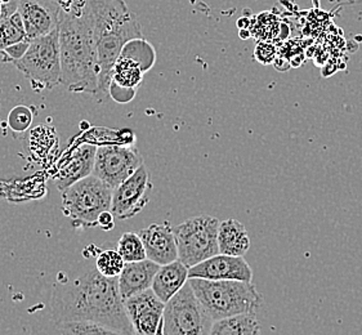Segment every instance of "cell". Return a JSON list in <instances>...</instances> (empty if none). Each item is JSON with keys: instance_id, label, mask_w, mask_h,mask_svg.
I'll list each match as a JSON object with an SVG mask.
<instances>
[{"instance_id": "obj_30", "label": "cell", "mask_w": 362, "mask_h": 335, "mask_svg": "<svg viewBox=\"0 0 362 335\" xmlns=\"http://www.w3.org/2000/svg\"><path fill=\"white\" fill-rule=\"evenodd\" d=\"M18 11V0H0V22L6 21Z\"/></svg>"}, {"instance_id": "obj_15", "label": "cell", "mask_w": 362, "mask_h": 335, "mask_svg": "<svg viewBox=\"0 0 362 335\" xmlns=\"http://www.w3.org/2000/svg\"><path fill=\"white\" fill-rule=\"evenodd\" d=\"M95 153L97 147L95 145H83L74 150L70 158L59 167L56 175V184L61 192L73 186L74 183L79 182L80 180L93 175Z\"/></svg>"}, {"instance_id": "obj_7", "label": "cell", "mask_w": 362, "mask_h": 335, "mask_svg": "<svg viewBox=\"0 0 362 335\" xmlns=\"http://www.w3.org/2000/svg\"><path fill=\"white\" fill-rule=\"evenodd\" d=\"M219 221L211 216H199L173 227L178 259L189 269L219 254Z\"/></svg>"}, {"instance_id": "obj_26", "label": "cell", "mask_w": 362, "mask_h": 335, "mask_svg": "<svg viewBox=\"0 0 362 335\" xmlns=\"http://www.w3.org/2000/svg\"><path fill=\"white\" fill-rule=\"evenodd\" d=\"M33 123V112L26 106H17L8 115V125L16 133L28 131Z\"/></svg>"}, {"instance_id": "obj_8", "label": "cell", "mask_w": 362, "mask_h": 335, "mask_svg": "<svg viewBox=\"0 0 362 335\" xmlns=\"http://www.w3.org/2000/svg\"><path fill=\"white\" fill-rule=\"evenodd\" d=\"M213 322L187 283L165 303L163 335H209Z\"/></svg>"}, {"instance_id": "obj_4", "label": "cell", "mask_w": 362, "mask_h": 335, "mask_svg": "<svg viewBox=\"0 0 362 335\" xmlns=\"http://www.w3.org/2000/svg\"><path fill=\"white\" fill-rule=\"evenodd\" d=\"M205 311L214 321L239 315L255 314L263 297L252 281L189 278Z\"/></svg>"}, {"instance_id": "obj_14", "label": "cell", "mask_w": 362, "mask_h": 335, "mask_svg": "<svg viewBox=\"0 0 362 335\" xmlns=\"http://www.w3.org/2000/svg\"><path fill=\"white\" fill-rule=\"evenodd\" d=\"M138 235L145 245L147 259L158 263L159 266H165L178 259L177 241L173 227L169 222L153 223L141 230Z\"/></svg>"}, {"instance_id": "obj_3", "label": "cell", "mask_w": 362, "mask_h": 335, "mask_svg": "<svg viewBox=\"0 0 362 335\" xmlns=\"http://www.w3.org/2000/svg\"><path fill=\"white\" fill-rule=\"evenodd\" d=\"M93 18L95 48L98 57V95H109L112 69L124 45L132 39L144 37L137 16L124 0H89Z\"/></svg>"}, {"instance_id": "obj_1", "label": "cell", "mask_w": 362, "mask_h": 335, "mask_svg": "<svg viewBox=\"0 0 362 335\" xmlns=\"http://www.w3.org/2000/svg\"><path fill=\"white\" fill-rule=\"evenodd\" d=\"M52 312L58 324L89 321L125 334L136 335L125 311L119 280L88 269L78 276L59 281L52 293Z\"/></svg>"}, {"instance_id": "obj_5", "label": "cell", "mask_w": 362, "mask_h": 335, "mask_svg": "<svg viewBox=\"0 0 362 335\" xmlns=\"http://www.w3.org/2000/svg\"><path fill=\"white\" fill-rule=\"evenodd\" d=\"M114 189L95 175H89L62 191V208L74 225L95 227L100 214L110 211Z\"/></svg>"}, {"instance_id": "obj_31", "label": "cell", "mask_w": 362, "mask_h": 335, "mask_svg": "<svg viewBox=\"0 0 362 335\" xmlns=\"http://www.w3.org/2000/svg\"><path fill=\"white\" fill-rule=\"evenodd\" d=\"M114 217H115V216L112 214V211H103L102 214H100V217H98L97 225L101 227L102 230H105V231H110V230H112L114 226H115V221H114Z\"/></svg>"}, {"instance_id": "obj_6", "label": "cell", "mask_w": 362, "mask_h": 335, "mask_svg": "<svg viewBox=\"0 0 362 335\" xmlns=\"http://www.w3.org/2000/svg\"><path fill=\"white\" fill-rule=\"evenodd\" d=\"M15 65L31 83L52 89L62 84V65L59 31L31 40L29 49L21 59L13 61Z\"/></svg>"}, {"instance_id": "obj_23", "label": "cell", "mask_w": 362, "mask_h": 335, "mask_svg": "<svg viewBox=\"0 0 362 335\" xmlns=\"http://www.w3.org/2000/svg\"><path fill=\"white\" fill-rule=\"evenodd\" d=\"M58 327L61 335H129L89 321H66Z\"/></svg>"}, {"instance_id": "obj_19", "label": "cell", "mask_w": 362, "mask_h": 335, "mask_svg": "<svg viewBox=\"0 0 362 335\" xmlns=\"http://www.w3.org/2000/svg\"><path fill=\"white\" fill-rule=\"evenodd\" d=\"M209 335H261L255 314L239 315L213 322Z\"/></svg>"}, {"instance_id": "obj_32", "label": "cell", "mask_w": 362, "mask_h": 335, "mask_svg": "<svg viewBox=\"0 0 362 335\" xmlns=\"http://www.w3.org/2000/svg\"><path fill=\"white\" fill-rule=\"evenodd\" d=\"M53 1H56L59 6H62V4H65L66 1H69V0H53Z\"/></svg>"}, {"instance_id": "obj_29", "label": "cell", "mask_w": 362, "mask_h": 335, "mask_svg": "<svg viewBox=\"0 0 362 335\" xmlns=\"http://www.w3.org/2000/svg\"><path fill=\"white\" fill-rule=\"evenodd\" d=\"M275 56V47L269 45V44L262 43L255 48V59H258L261 64H264V65L274 62Z\"/></svg>"}, {"instance_id": "obj_9", "label": "cell", "mask_w": 362, "mask_h": 335, "mask_svg": "<svg viewBox=\"0 0 362 335\" xmlns=\"http://www.w3.org/2000/svg\"><path fill=\"white\" fill-rule=\"evenodd\" d=\"M144 159L136 147L129 145H102L97 147L93 175L115 189L128 180Z\"/></svg>"}, {"instance_id": "obj_27", "label": "cell", "mask_w": 362, "mask_h": 335, "mask_svg": "<svg viewBox=\"0 0 362 335\" xmlns=\"http://www.w3.org/2000/svg\"><path fill=\"white\" fill-rule=\"evenodd\" d=\"M137 95V89L134 88L122 87L119 84H116L115 81H111L109 87V95L117 103H129L136 98Z\"/></svg>"}, {"instance_id": "obj_20", "label": "cell", "mask_w": 362, "mask_h": 335, "mask_svg": "<svg viewBox=\"0 0 362 335\" xmlns=\"http://www.w3.org/2000/svg\"><path fill=\"white\" fill-rule=\"evenodd\" d=\"M120 57L137 62L138 65L142 67V70L147 73L155 65L156 53H155V49L151 44L145 40L144 37H138V39H132L124 45Z\"/></svg>"}, {"instance_id": "obj_25", "label": "cell", "mask_w": 362, "mask_h": 335, "mask_svg": "<svg viewBox=\"0 0 362 335\" xmlns=\"http://www.w3.org/2000/svg\"><path fill=\"white\" fill-rule=\"evenodd\" d=\"M125 261L123 257L119 254L117 250H103L97 257L95 261V269L100 271L103 276L110 277V278H115L120 276V274L123 272Z\"/></svg>"}, {"instance_id": "obj_2", "label": "cell", "mask_w": 362, "mask_h": 335, "mask_svg": "<svg viewBox=\"0 0 362 335\" xmlns=\"http://www.w3.org/2000/svg\"><path fill=\"white\" fill-rule=\"evenodd\" d=\"M58 31L62 84L74 93L98 95L100 70L89 0L62 4Z\"/></svg>"}, {"instance_id": "obj_11", "label": "cell", "mask_w": 362, "mask_h": 335, "mask_svg": "<svg viewBox=\"0 0 362 335\" xmlns=\"http://www.w3.org/2000/svg\"><path fill=\"white\" fill-rule=\"evenodd\" d=\"M124 306L136 335H163L165 303L153 289L125 299Z\"/></svg>"}, {"instance_id": "obj_16", "label": "cell", "mask_w": 362, "mask_h": 335, "mask_svg": "<svg viewBox=\"0 0 362 335\" xmlns=\"http://www.w3.org/2000/svg\"><path fill=\"white\" fill-rule=\"evenodd\" d=\"M159 269V264L150 259L125 263L123 272L120 274V276L117 277L119 289L124 300L151 289L153 278L156 276Z\"/></svg>"}, {"instance_id": "obj_24", "label": "cell", "mask_w": 362, "mask_h": 335, "mask_svg": "<svg viewBox=\"0 0 362 335\" xmlns=\"http://www.w3.org/2000/svg\"><path fill=\"white\" fill-rule=\"evenodd\" d=\"M117 252L125 263L139 262L147 259L145 245L138 233H125L117 241Z\"/></svg>"}, {"instance_id": "obj_22", "label": "cell", "mask_w": 362, "mask_h": 335, "mask_svg": "<svg viewBox=\"0 0 362 335\" xmlns=\"http://www.w3.org/2000/svg\"><path fill=\"white\" fill-rule=\"evenodd\" d=\"M26 39L28 37L23 21L18 12H16L15 15L7 18L6 21L0 22V52Z\"/></svg>"}, {"instance_id": "obj_13", "label": "cell", "mask_w": 362, "mask_h": 335, "mask_svg": "<svg viewBox=\"0 0 362 335\" xmlns=\"http://www.w3.org/2000/svg\"><path fill=\"white\" fill-rule=\"evenodd\" d=\"M189 278L252 281L253 271L244 257L219 254L196 264L189 270Z\"/></svg>"}, {"instance_id": "obj_21", "label": "cell", "mask_w": 362, "mask_h": 335, "mask_svg": "<svg viewBox=\"0 0 362 335\" xmlns=\"http://www.w3.org/2000/svg\"><path fill=\"white\" fill-rule=\"evenodd\" d=\"M145 74L142 67L138 65L137 62L129 59L119 57L112 69L111 81H115L116 84H119L122 87L138 89L144 81Z\"/></svg>"}, {"instance_id": "obj_17", "label": "cell", "mask_w": 362, "mask_h": 335, "mask_svg": "<svg viewBox=\"0 0 362 335\" xmlns=\"http://www.w3.org/2000/svg\"><path fill=\"white\" fill-rule=\"evenodd\" d=\"M189 267L180 259L165 266H160L159 271L153 278L151 289L159 297L160 300L168 303L189 283Z\"/></svg>"}, {"instance_id": "obj_10", "label": "cell", "mask_w": 362, "mask_h": 335, "mask_svg": "<svg viewBox=\"0 0 362 335\" xmlns=\"http://www.w3.org/2000/svg\"><path fill=\"white\" fill-rule=\"evenodd\" d=\"M151 189L153 183L150 173L145 164H142L128 180L114 189L110 211L116 218H133L148 204Z\"/></svg>"}, {"instance_id": "obj_28", "label": "cell", "mask_w": 362, "mask_h": 335, "mask_svg": "<svg viewBox=\"0 0 362 335\" xmlns=\"http://www.w3.org/2000/svg\"><path fill=\"white\" fill-rule=\"evenodd\" d=\"M30 44H31V40L26 39L23 42H20V43L13 44V45L8 47V48H6L3 52H0V53H3L6 62H11L12 64L13 61L21 59L25 56V53L29 49Z\"/></svg>"}, {"instance_id": "obj_12", "label": "cell", "mask_w": 362, "mask_h": 335, "mask_svg": "<svg viewBox=\"0 0 362 335\" xmlns=\"http://www.w3.org/2000/svg\"><path fill=\"white\" fill-rule=\"evenodd\" d=\"M17 12L21 16L29 40L48 35L58 29L61 6L53 0H18Z\"/></svg>"}, {"instance_id": "obj_18", "label": "cell", "mask_w": 362, "mask_h": 335, "mask_svg": "<svg viewBox=\"0 0 362 335\" xmlns=\"http://www.w3.org/2000/svg\"><path fill=\"white\" fill-rule=\"evenodd\" d=\"M218 244L221 254L244 257L250 249V237L245 226L238 219H226L219 223Z\"/></svg>"}]
</instances>
